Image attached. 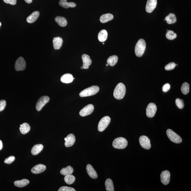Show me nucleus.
<instances>
[{"mask_svg": "<svg viewBox=\"0 0 191 191\" xmlns=\"http://www.w3.org/2000/svg\"><path fill=\"white\" fill-rule=\"evenodd\" d=\"M99 88L98 86H92L83 90L79 93L81 97H86L94 95L99 92Z\"/></svg>", "mask_w": 191, "mask_h": 191, "instance_id": "3", "label": "nucleus"}, {"mask_svg": "<svg viewBox=\"0 0 191 191\" xmlns=\"http://www.w3.org/2000/svg\"><path fill=\"white\" fill-rule=\"evenodd\" d=\"M44 146L41 144H37L35 145L33 147L31 150V153L34 155H36L39 154L43 150Z\"/></svg>", "mask_w": 191, "mask_h": 191, "instance_id": "22", "label": "nucleus"}, {"mask_svg": "<svg viewBox=\"0 0 191 191\" xmlns=\"http://www.w3.org/2000/svg\"><path fill=\"white\" fill-rule=\"evenodd\" d=\"M7 4H10L12 5H15L16 3V0H3Z\"/></svg>", "mask_w": 191, "mask_h": 191, "instance_id": "41", "label": "nucleus"}, {"mask_svg": "<svg viewBox=\"0 0 191 191\" xmlns=\"http://www.w3.org/2000/svg\"><path fill=\"white\" fill-rule=\"evenodd\" d=\"M94 109V106L92 104L88 105L81 110L79 115L82 117H86L92 113Z\"/></svg>", "mask_w": 191, "mask_h": 191, "instance_id": "10", "label": "nucleus"}, {"mask_svg": "<svg viewBox=\"0 0 191 191\" xmlns=\"http://www.w3.org/2000/svg\"><path fill=\"white\" fill-rule=\"evenodd\" d=\"M165 19L167 23L169 24L175 23L177 21L176 15L172 13H170L169 15L166 16Z\"/></svg>", "mask_w": 191, "mask_h": 191, "instance_id": "30", "label": "nucleus"}, {"mask_svg": "<svg viewBox=\"0 0 191 191\" xmlns=\"http://www.w3.org/2000/svg\"><path fill=\"white\" fill-rule=\"evenodd\" d=\"M81 69H84L83 68V67H81Z\"/></svg>", "mask_w": 191, "mask_h": 191, "instance_id": "45", "label": "nucleus"}, {"mask_svg": "<svg viewBox=\"0 0 191 191\" xmlns=\"http://www.w3.org/2000/svg\"><path fill=\"white\" fill-rule=\"evenodd\" d=\"M86 171L88 175L92 179H96L98 177V175L96 171L92 166L90 164H88L86 166Z\"/></svg>", "mask_w": 191, "mask_h": 191, "instance_id": "17", "label": "nucleus"}, {"mask_svg": "<svg viewBox=\"0 0 191 191\" xmlns=\"http://www.w3.org/2000/svg\"><path fill=\"white\" fill-rule=\"evenodd\" d=\"M146 44L145 40L143 39L139 40L136 45L135 53L137 57H142L146 49Z\"/></svg>", "mask_w": 191, "mask_h": 191, "instance_id": "2", "label": "nucleus"}, {"mask_svg": "<svg viewBox=\"0 0 191 191\" xmlns=\"http://www.w3.org/2000/svg\"><path fill=\"white\" fill-rule=\"evenodd\" d=\"M6 105V102L5 100H0V112L3 111Z\"/></svg>", "mask_w": 191, "mask_h": 191, "instance_id": "39", "label": "nucleus"}, {"mask_svg": "<svg viewBox=\"0 0 191 191\" xmlns=\"http://www.w3.org/2000/svg\"><path fill=\"white\" fill-rule=\"evenodd\" d=\"M26 63L23 57H20L18 58L15 62V69L16 71H21L25 69Z\"/></svg>", "mask_w": 191, "mask_h": 191, "instance_id": "11", "label": "nucleus"}, {"mask_svg": "<svg viewBox=\"0 0 191 191\" xmlns=\"http://www.w3.org/2000/svg\"><path fill=\"white\" fill-rule=\"evenodd\" d=\"M111 118L109 116H105L102 119L99 121L98 126V129L99 132H103L111 122Z\"/></svg>", "mask_w": 191, "mask_h": 191, "instance_id": "6", "label": "nucleus"}, {"mask_svg": "<svg viewBox=\"0 0 191 191\" xmlns=\"http://www.w3.org/2000/svg\"><path fill=\"white\" fill-rule=\"evenodd\" d=\"M141 146L145 149H150L151 148V141L148 137L145 136H141L139 138Z\"/></svg>", "mask_w": 191, "mask_h": 191, "instance_id": "9", "label": "nucleus"}, {"mask_svg": "<svg viewBox=\"0 0 191 191\" xmlns=\"http://www.w3.org/2000/svg\"><path fill=\"white\" fill-rule=\"evenodd\" d=\"M103 45L104 44V43H103Z\"/></svg>", "mask_w": 191, "mask_h": 191, "instance_id": "47", "label": "nucleus"}, {"mask_svg": "<svg viewBox=\"0 0 191 191\" xmlns=\"http://www.w3.org/2000/svg\"><path fill=\"white\" fill-rule=\"evenodd\" d=\"M113 15L111 14H103L101 16L100 21L102 23L107 22L113 19Z\"/></svg>", "mask_w": 191, "mask_h": 191, "instance_id": "24", "label": "nucleus"}, {"mask_svg": "<svg viewBox=\"0 0 191 191\" xmlns=\"http://www.w3.org/2000/svg\"><path fill=\"white\" fill-rule=\"evenodd\" d=\"M1 25H2L1 23V22H0V28H1Z\"/></svg>", "mask_w": 191, "mask_h": 191, "instance_id": "44", "label": "nucleus"}, {"mask_svg": "<svg viewBox=\"0 0 191 191\" xmlns=\"http://www.w3.org/2000/svg\"><path fill=\"white\" fill-rule=\"evenodd\" d=\"M64 180L65 182L68 184H73L76 180V178L72 174H69L65 176L64 177Z\"/></svg>", "mask_w": 191, "mask_h": 191, "instance_id": "32", "label": "nucleus"}, {"mask_svg": "<svg viewBox=\"0 0 191 191\" xmlns=\"http://www.w3.org/2000/svg\"><path fill=\"white\" fill-rule=\"evenodd\" d=\"M105 185L106 190L107 191H115L113 182L111 179L108 178L106 180Z\"/></svg>", "mask_w": 191, "mask_h": 191, "instance_id": "29", "label": "nucleus"}, {"mask_svg": "<svg viewBox=\"0 0 191 191\" xmlns=\"http://www.w3.org/2000/svg\"><path fill=\"white\" fill-rule=\"evenodd\" d=\"M107 37L108 33L106 30H103L99 33L98 38L100 42H104L107 40Z\"/></svg>", "mask_w": 191, "mask_h": 191, "instance_id": "25", "label": "nucleus"}, {"mask_svg": "<svg viewBox=\"0 0 191 191\" xmlns=\"http://www.w3.org/2000/svg\"><path fill=\"white\" fill-rule=\"evenodd\" d=\"M167 38L170 40L175 39L177 37V35L173 31L171 30H168L166 35Z\"/></svg>", "mask_w": 191, "mask_h": 191, "instance_id": "34", "label": "nucleus"}, {"mask_svg": "<svg viewBox=\"0 0 191 191\" xmlns=\"http://www.w3.org/2000/svg\"><path fill=\"white\" fill-rule=\"evenodd\" d=\"M59 5L61 7L66 9H67L69 8H74L76 6V3L74 2H67V0H60Z\"/></svg>", "mask_w": 191, "mask_h": 191, "instance_id": "20", "label": "nucleus"}, {"mask_svg": "<svg viewBox=\"0 0 191 191\" xmlns=\"http://www.w3.org/2000/svg\"><path fill=\"white\" fill-rule=\"evenodd\" d=\"M126 88L125 86L122 83H119L114 90L113 95L114 97L117 99H121L125 95Z\"/></svg>", "mask_w": 191, "mask_h": 191, "instance_id": "1", "label": "nucleus"}, {"mask_svg": "<svg viewBox=\"0 0 191 191\" xmlns=\"http://www.w3.org/2000/svg\"><path fill=\"white\" fill-rule=\"evenodd\" d=\"M31 128L30 125L27 123H24L21 125L20 127V132L22 134H26L30 131Z\"/></svg>", "mask_w": 191, "mask_h": 191, "instance_id": "28", "label": "nucleus"}, {"mask_svg": "<svg viewBox=\"0 0 191 191\" xmlns=\"http://www.w3.org/2000/svg\"><path fill=\"white\" fill-rule=\"evenodd\" d=\"M128 142L125 138L120 137L116 138L114 140L113 146L114 148L118 149H123L127 146Z\"/></svg>", "mask_w": 191, "mask_h": 191, "instance_id": "4", "label": "nucleus"}, {"mask_svg": "<svg viewBox=\"0 0 191 191\" xmlns=\"http://www.w3.org/2000/svg\"><path fill=\"white\" fill-rule=\"evenodd\" d=\"M167 134L168 138L172 142L176 143H180L182 142V139L180 136L174 132L173 130H167Z\"/></svg>", "mask_w": 191, "mask_h": 191, "instance_id": "5", "label": "nucleus"}, {"mask_svg": "<svg viewBox=\"0 0 191 191\" xmlns=\"http://www.w3.org/2000/svg\"><path fill=\"white\" fill-rule=\"evenodd\" d=\"M181 90L184 95H186L188 94L189 91V85L186 82L183 83L181 86Z\"/></svg>", "mask_w": 191, "mask_h": 191, "instance_id": "33", "label": "nucleus"}, {"mask_svg": "<svg viewBox=\"0 0 191 191\" xmlns=\"http://www.w3.org/2000/svg\"><path fill=\"white\" fill-rule=\"evenodd\" d=\"M3 148V143L2 141L0 140V151Z\"/></svg>", "mask_w": 191, "mask_h": 191, "instance_id": "42", "label": "nucleus"}, {"mask_svg": "<svg viewBox=\"0 0 191 191\" xmlns=\"http://www.w3.org/2000/svg\"><path fill=\"white\" fill-rule=\"evenodd\" d=\"M118 58L117 56L113 55L109 57L107 60L108 64L111 66H115L117 63Z\"/></svg>", "mask_w": 191, "mask_h": 191, "instance_id": "31", "label": "nucleus"}, {"mask_svg": "<svg viewBox=\"0 0 191 191\" xmlns=\"http://www.w3.org/2000/svg\"><path fill=\"white\" fill-rule=\"evenodd\" d=\"M157 0H148L147 2L146 9L148 13H151L157 7Z\"/></svg>", "mask_w": 191, "mask_h": 191, "instance_id": "13", "label": "nucleus"}, {"mask_svg": "<svg viewBox=\"0 0 191 191\" xmlns=\"http://www.w3.org/2000/svg\"><path fill=\"white\" fill-rule=\"evenodd\" d=\"M30 183L28 180L24 179L21 180H16L14 183L15 186L19 188L23 187L28 185Z\"/></svg>", "mask_w": 191, "mask_h": 191, "instance_id": "26", "label": "nucleus"}, {"mask_svg": "<svg viewBox=\"0 0 191 191\" xmlns=\"http://www.w3.org/2000/svg\"><path fill=\"white\" fill-rule=\"evenodd\" d=\"M72 75L69 73L66 74L61 76V80L64 83L68 84L72 83L73 80Z\"/></svg>", "mask_w": 191, "mask_h": 191, "instance_id": "21", "label": "nucleus"}, {"mask_svg": "<svg viewBox=\"0 0 191 191\" xmlns=\"http://www.w3.org/2000/svg\"><path fill=\"white\" fill-rule=\"evenodd\" d=\"M40 15V13L38 11H35L30 15L27 18V21L29 23H33L36 21Z\"/></svg>", "mask_w": 191, "mask_h": 191, "instance_id": "19", "label": "nucleus"}, {"mask_svg": "<svg viewBox=\"0 0 191 191\" xmlns=\"http://www.w3.org/2000/svg\"><path fill=\"white\" fill-rule=\"evenodd\" d=\"M74 169L71 166H68L65 168H63L60 171V173L63 176L71 174L73 173Z\"/></svg>", "mask_w": 191, "mask_h": 191, "instance_id": "27", "label": "nucleus"}, {"mask_svg": "<svg viewBox=\"0 0 191 191\" xmlns=\"http://www.w3.org/2000/svg\"><path fill=\"white\" fill-rule=\"evenodd\" d=\"M82 59L83 63V68L85 69H88L89 66L91 65L92 62L90 57L88 55L84 54L82 56Z\"/></svg>", "mask_w": 191, "mask_h": 191, "instance_id": "16", "label": "nucleus"}, {"mask_svg": "<svg viewBox=\"0 0 191 191\" xmlns=\"http://www.w3.org/2000/svg\"><path fill=\"white\" fill-rule=\"evenodd\" d=\"M106 66H108V64H106Z\"/></svg>", "mask_w": 191, "mask_h": 191, "instance_id": "46", "label": "nucleus"}, {"mask_svg": "<svg viewBox=\"0 0 191 191\" xmlns=\"http://www.w3.org/2000/svg\"><path fill=\"white\" fill-rule=\"evenodd\" d=\"M162 183L165 185L169 184L170 182V173L169 171L165 170L161 172L160 175Z\"/></svg>", "mask_w": 191, "mask_h": 191, "instance_id": "12", "label": "nucleus"}, {"mask_svg": "<svg viewBox=\"0 0 191 191\" xmlns=\"http://www.w3.org/2000/svg\"><path fill=\"white\" fill-rule=\"evenodd\" d=\"M46 169V167L45 165L39 164L32 168L31 169V172L34 174H39L44 172Z\"/></svg>", "mask_w": 191, "mask_h": 191, "instance_id": "15", "label": "nucleus"}, {"mask_svg": "<svg viewBox=\"0 0 191 191\" xmlns=\"http://www.w3.org/2000/svg\"><path fill=\"white\" fill-rule=\"evenodd\" d=\"M15 157L13 156H10L7 158L6 159L4 162L5 163L9 164L13 162L15 160Z\"/></svg>", "mask_w": 191, "mask_h": 191, "instance_id": "38", "label": "nucleus"}, {"mask_svg": "<svg viewBox=\"0 0 191 191\" xmlns=\"http://www.w3.org/2000/svg\"><path fill=\"white\" fill-rule=\"evenodd\" d=\"M176 64L173 62H170L165 66V70H173L175 68Z\"/></svg>", "mask_w": 191, "mask_h": 191, "instance_id": "36", "label": "nucleus"}, {"mask_svg": "<svg viewBox=\"0 0 191 191\" xmlns=\"http://www.w3.org/2000/svg\"><path fill=\"white\" fill-rule=\"evenodd\" d=\"M170 85L169 84H166L163 87V92H166L170 90Z\"/></svg>", "mask_w": 191, "mask_h": 191, "instance_id": "40", "label": "nucleus"}, {"mask_svg": "<svg viewBox=\"0 0 191 191\" xmlns=\"http://www.w3.org/2000/svg\"><path fill=\"white\" fill-rule=\"evenodd\" d=\"M59 191H76V190L73 188L67 186H63L61 187L59 190Z\"/></svg>", "mask_w": 191, "mask_h": 191, "instance_id": "37", "label": "nucleus"}, {"mask_svg": "<svg viewBox=\"0 0 191 191\" xmlns=\"http://www.w3.org/2000/svg\"><path fill=\"white\" fill-rule=\"evenodd\" d=\"M176 103L177 107L180 109L183 108L184 106V104L183 100L180 99H177L176 100Z\"/></svg>", "mask_w": 191, "mask_h": 191, "instance_id": "35", "label": "nucleus"}, {"mask_svg": "<svg viewBox=\"0 0 191 191\" xmlns=\"http://www.w3.org/2000/svg\"><path fill=\"white\" fill-rule=\"evenodd\" d=\"M27 3L30 4L32 2V0H24Z\"/></svg>", "mask_w": 191, "mask_h": 191, "instance_id": "43", "label": "nucleus"}, {"mask_svg": "<svg viewBox=\"0 0 191 191\" xmlns=\"http://www.w3.org/2000/svg\"><path fill=\"white\" fill-rule=\"evenodd\" d=\"M157 111V107L154 103H151L147 106L146 115L149 118H153L155 116Z\"/></svg>", "mask_w": 191, "mask_h": 191, "instance_id": "7", "label": "nucleus"}, {"mask_svg": "<svg viewBox=\"0 0 191 191\" xmlns=\"http://www.w3.org/2000/svg\"><path fill=\"white\" fill-rule=\"evenodd\" d=\"M63 39L60 37L54 38L53 40V44L54 48L55 50H59L61 48L63 44Z\"/></svg>", "mask_w": 191, "mask_h": 191, "instance_id": "18", "label": "nucleus"}, {"mask_svg": "<svg viewBox=\"0 0 191 191\" xmlns=\"http://www.w3.org/2000/svg\"><path fill=\"white\" fill-rule=\"evenodd\" d=\"M49 97L47 96H43L40 97L37 101L36 108L37 111H40L46 104L49 102Z\"/></svg>", "mask_w": 191, "mask_h": 191, "instance_id": "8", "label": "nucleus"}, {"mask_svg": "<svg viewBox=\"0 0 191 191\" xmlns=\"http://www.w3.org/2000/svg\"><path fill=\"white\" fill-rule=\"evenodd\" d=\"M55 21L60 26L62 27H65L67 24V20L65 18L62 16H57L55 18Z\"/></svg>", "mask_w": 191, "mask_h": 191, "instance_id": "23", "label": "nucleus"}, {"mask_svg": "<svg viewBox=\"0 0 191 191\" xmlns=\"http://www.w3.org/2000/svg\"><path fill=\"white\" fill-rule=\"evenodd\" d=\"M64 140L65 141V146L66 147H69L72 146L74 144L76 138L74 134H68Z\"/></svg>", "mask_w": 191, "mask_h": 191, "instance_id": "14", "label": "nucleus"}]
</instances>
